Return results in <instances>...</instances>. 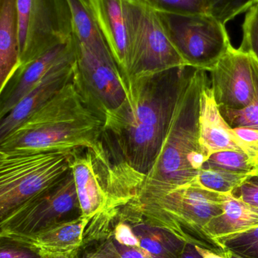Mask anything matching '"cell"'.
Wrapping results in <instances>:
<instances>
[{"label":"cell","mask_w":258,"mask_h":258,"mask_svg":"<svg viewBox=\"0 0 258 258\" xmlns=\"http://www.w3.org/2000/svg\"><path fill=\"white\" fill-rule=\"evenodd\" d=\"M208 83L207 71L192 68L160 153L141 187H176L196 180L204 162L199 144L200 98Z\"/></svg>","instance_id":"277c9868"},{"label":"cell","mask_w":258,"mask_h":258,"mask_svg":"<svg viewBox=\"0 0 258 258\" xmlns=\"http://www.w3.org/2000/svg\"><path fill=\"white\" fill-rule=\"evenodd\" d=\"M200 254H201L203 258H226L225 255L218 254V253L214 252L210 250L205 249V248H199L197 246Z\"/></svg>","instance_id":"e575fe53"},{"label":"cell","mask_w":258,"mask_h":258,"mask_svg":"<svg viewBox=\"0 0 258 258\" xmlns=\"http://www.w3.org/2000/svg\"><path fill=\"white\" fill-rule=\"evenodd\" d=\"M230 133L236 145L248 156L251 165L258 172L257 129L230 127Z\"/></svg>","instance_id":"f546056e"},{"label":"cell","mask_w":258,"mask_h":258,"mask_svg":"<svg viewBox=\"0 0 258 258\" xmlns=\"http://www.w3.org/2000/svg\"><path fill=\"white\" fill-rule=\"evenodd\" d=\"M104 139L102 153L77 149L71 160L82 217L88 224L118 213L137 196L145 180V174L130 167Z\"/></svg>","instance_id":"5b68a950"},{"label":"cell","mask_w":258,"mask_h":258,"mask_svg":"<svg viewBox=\"0 0 258 258\" xmlns=\"http://www.w3.org/2000/svg\"><path fill=\"white\" fill-rule=\"evenodd\" d=\"M118 215L131 225L140 247L154 258H181L187 242L162 227L151 225L120 209Z\"/></svg>","instance_id":"d6986e66"},{"label":"cell","mask_w":258,"mask_h":258,"mask_svg":"<svg viewBox=\"0 0 258 258\" xmlns=\"http://www.w3.org/2000/svg\"><path fill=\"white\" fill-rule=\"evenodd\" d=\"M98 28L127 83L130 51L123 0H87Z\"/></svg>","instance_id":"2e32d148"},{"label":"cell","mask_w":258,"mask_h":258,"mask_svg":"<svg viewBox=\"0 0 258 258\" xmlns=\"http://www.w3.org/2000/svg\"><path fill=\"white\" fill-rule=\"evenodd\" d=\"M76 54L54 67L0 121V140L19 126L73 80Z\"/></svg>","instance_id":"5bb4252c"},{"label":"cell","mask_w":258,"mask_h":258,"mask_svg":"<svg viewBox=\"0 0 258 258\" xmlns=\"http://www.w3.org/2000/svg\"><path fill=\"white\" fill-rule=\"evenodd\" d=\"M225 257L226 258H242L238 256L237 254L229 251H226Z\"/></svg>","instance_id":"d590c367"},{"label":"cell","mask_w":258,"mask_h":258,"mask_svg":"<svg viewBox=\"0 0 258 258\" xmlns=\"http://www.w3.org/2000/svg\"><path fill=\"white\" fill-rule=\"evenodd\" d=\"M74 150H0V219L63 180L71 171Z\"/></svg>","instance_id":"8992f818"},{"label":"cell","mask_w":258,"mask_h":258,"mask_svg":"<svg viewBox=\"0 0 258 258\" xmlns=\"http://www.w3.org/2000/svg\"><path fill=\"white\" fill-rule=\"evenodd\" d=\"M258 213V176H251L232 192Z\"/></svg>","instance_id":"4dcf8cb0"},{"label":"cell","mask_w":258,"mask_h":258,"mask_svg":"<svg viewBox=\"0 0 258 258\" xmlns=\"http://www.w3.org/2000/svg\"><path fill=\"white\" fill-rule=\"evenodd\" d=\"M88 222L80 216L33 234L4 238L31 248L42 257L75 258L83 245Z\"/></svg>","instance_id":"9a60e30c"},{"label":"cell","mask_w":258,"mask_h":258,"mask_svg":"<svg viewBox=\"0 0 258 258\" xmlns=\"http://www.w3.org/2000/svg\"><path fill=\"white\" fill-rule=\"evenodd\" d=\"M181 258H203L198 248L193 244L186 243Z\"/></svg>","instance_id":"836d02e7"},{"label":"cell","mask_w":258,"mask_h":258,"mask_svg":"<svg viewBox=\"0 0 258 258\" xmlns=\"http://www.w3.org/2000/svg\"><path fill=\"white\" fill-rule=\"evenodd\" d=\"M130 51V81L186 66L157 11L145 0H123Z\"/></svg>","instance_id":"52a82bcc"},{"label":"cell","mask_w":258,"mask_h":258,"mask_svg":"<svg viewBox=\"0 0 258 258\" xmlns=\"http://www.w3.org/2000/svg\"><path fill=\"white\" fill-rule=\"evenodd\" d=\"M71 11L72 35L76 40L94 49L109 48L94 18L87 0H67Z\"/></svg>","instance_id":"44dd1931"},{"label":"cell","mask_w":258,"mask_h":258,"mask_svg":"<svg viewBox=\"0 0 258 258\" xmlns=\"http://www.w3.org/2000/svg\"><path fill=\"white\" fill-rule=\"evenodd\" d=\"M115 245L122 258H154L140 246H128L116 242Z\"/></svg>","instance_id":"d6a6232c"},{"label":"cell","mask_w":258,"mask_h":258,"mask_svg":"<svg viewBox=\"0 0 258 258\" xmlns=\"http://www.w3.org/2000/svg\"><path fill=\"white\" fill-rule=\"evenodd\" d=\"M223 208V213L211 220L204 228L213 239L258 227L257 212L235 197L232 192L224 194Z\"/></svg>","instance_id":"ffe728a7"},{"label":"cell","mask_w":258,"mask_h":258,"mask_svg":"<svg viewBox=\"0 0 258 258\" xmlns=\"http://www.w3.org/2000/svg\"><path fill=\"white\" fill-rule=\"evenodd\" d=\"M206 13L226 26L241 14L248 12L257 0H204Z\"/></svg>","instance_id":"484cf974"},{"label":"cell","mask_w":258,"mask_h":258,"mask_svg":"<svg viewBox=\"0 0 258 258\" xmlns=\"http://www.w3.org/2000/svg\"><path fill=\"white\" fill-rule=\"evenodd\" d=\"M239 48L252 54L258 61V3L246 12L242 24V39Z\"/></svg>","instance_id":"f1b7e54d"},{"label":"cell","mask_w":258,"mask_h":258,"mask_svg":"<svg viewBox=\"0 0 258 258\" xmlns=\"http://www.w3.org/2000/svg\"><path fill=\"white\" fill-rule=\"evenodd\" d=\"M251 175L217 168L201 169L197 177L198 183L215 192H233Z\"/></svg>","instance_id":"603a6c76"},{"label":"cell","mask_w":258,"mask_h":258,"mask_svg":"<svg viewBox=\"0 0 258 258\" xmlns=\"http://www.w3.org/2000/svg\"><path fill=\"white\" fill-rule=\"evenodd\" d=\"M42 258H62V257H42Z\"/></svg>","instance_id":"8d00e7d4"},{"label":"cell","mask_w":258,"mask_h":258,"mask_svg":"<svg viewBox=\"0 0 258 258\" xmlns=\"http://www.w3.org/2000/svg\"><path fill=\"white\" fill-rule=\"evenodd\" d=\"M82 216L72 171L0 219V238L33 234Z\"/></svg>","instance_id":"30bf717a"},{"label":"cell","mask_w":258,"mask_h":258,"mask_svg":"<svg viewBox=\"0 0 258 258\" xmlns=\"http://www.w3.org/2000/svg\"><path fill=\"white\" fill-rule=\"evenodd\" d=\"M75 258H122L117 250L111 230L85 239Z\"/></svg>","instance_id":"4316f807"},{"label":"cell","mask_w":258,"mask_h":258,"mask_svg":"<svg viewBox=\"0 0 258 258\" xmlns=\"http://www.w3.org/2000/svg\"><path fill=\"white\" fill-rule=\"evenodd\" d=\"M224 194L198 180L169 188H142L123 210L148 224L169 230L187 243L225 255L226 250L206 233L208 223L223 213Z\"/></svg>","instance_id":"3957f363"},{"label":"cell","mask_w":258,"mask_h":258,"mask_svg":"<svg viewBox=\"0 0 258 258\" xmlns=\"http://www.w3.org/2000/svg\"><path fill=\"white\" fill-rule=\"evenodd\" d=\"M21 65L17 0H0V91Z\"/></svg>","instance_id":"ac0fdd59"},{"label":"cell","mask_w":258,"mask_h":258,"mask_svg":"<svg viewBox=\"0 0 258 258\" xmlns=\"http://www.w3.org/2000/svg\"><path fill=\"white\" fill-rule=\"evenodd\" d=\"M0 258H42L37 252L10 239L0 238Z\"/></svg>","instance_id":"1f68e13d"},{"label":"cell","mask_w":258,"mask_h":258,"mask_svg":"<svg viewBox=\"0 0 258 258\" xmlns=\"http://www.w3.org/2000/svg\"><path fill=\"white\" fill-rule=\"evenodd\" d=\"M191 67L173 68L129 83L125 107L105 125V137L123 160L146 175L168 133Z\"/></svg>","instance_id":"6da1fadb"},{"label":"cell","mask_w":258,"mask_h":258,"mask_svg":"<svg viewBox=\"0 0 258 258\" xmlns=\"http://www.w3.org/2000/svg\"><path fill=\"white\" fill-rule=\"evenodd\" d=\"M74 39L76 64L73 81L106 125L128 102V83L109 48L94 49Z\"/></svg>","instance_id":"ba28073f"},{"label":"cell","mask_w":258,"mask_h":258,"mask_svg":"<svg viewBox=\"0 0 258 258\" xmlns=\"http://www.w3.org/2000/svg\"><path fill=\"white\" fill-rule=\"evenodd\" d=\"M258 176V175H257Z\"/></svg>","instance_id":"f35d334b"},{"label":"cell","mask_w":258,"mask_h":258,"mask_svg":"<svg viewBox=\"0 0 258 258\" xmlns=\"http://www.w3.org/2000/svg\"><path fill=\"white\" fill-rule=\"evenodd\" d=\"M72 33L71 11L67 0H31L20 67L53 47L68 42Z\"/></svg>","instance_id":"8fae6325"},{"label":"cell","mask_w":258,"mask_h":258,"mask_svg":"<svg viewBox=\"0 0 258 258\" xmlns=\"http://www.w3.org/2000/svg\"><path fill=\"white\" fill-rule=\"evenodd\" d=\"M226 251L242 258H258V227L230 236L216 238Z\"/></svg>","instance_id":"d4e9b609"},{"label":"cell","mask_w":258,"mask_h":258,"mask_svg":"<svg viewBox=\"0 0 258 258\" xmlns=\"http://www.w3.org/2000/svg\"><path fill=\"white\" fill-rule=\"evenodd\" d=\"M105 122L73 80L19 126L0 140V150L48 152L106 149Z\"/></svg>","instance_id":"7a4b0ae2"},{"label":"cell","mask_w":258,"mask_h":258,"mask_svg":"<svg viewBox=\"0 0 258 258\" xmlns=\"http://www.w3.org/2000/svg\"><path fill=\"white\" fill-rule=\"evenodd\" d=\"M210 72L212 91L219 107L242 109L251 104L255 90L249 53L232 45Z\"/></svg>","instance_id":"7c38bea8"},{"label":"cell","mask_w":258,"mask_h":258,"mask_svg":"<svg viewBox=\"0 0 258 258\" xmlns=\"http://www.w3.org/2000/svg\"><path fill=\"white\" fill-rule=\"evenodd\" d=\"M158 13L186 66L210 72L232 46L226 26L209 14Z\"/></svg>","instance_id":"9c48e42d"},{"label":"cell","mask_w":258,"mask_h":258,"mask_svg":"<svg viewBox=\"0 0 258 258\" xmlns=\"http://www.w3.org/2000/svg\"><path fill=\"white\" fill-rule=\"evenodd\" d=\"M250 54V53H249ZM251 54L254 82V98L248 107L242 109L220 107L221 114L231 128H248L258 130V61Z\"/></svg>","instance_id":"7402d4cb"},{"label":"cell","mask_w":258,"mask_h":258,"mask_svg":"<svg viewBox=\"0 0 258 258\" xmlns=\"http://www.w3.org/2000/svg\"><path fill=\"white\" fill-rule=\"evenodd\" d=\"M257 3H258V0H257Z\"/></svg>","instance_id":"74e56055"},{"label":"cell","mask_w":258,"mask_h":258,"mask_svg":"<svg viewBox=\"0 0 258 258\" xmlns=\"http://www.w3.org/2000/svg\"><path fill=\"white\" fill-rule=\"evenodd\" d=\"M158 12L178 15L206 13L204 0H145Z\"/></svg>","instance_id":"83f0119b"},{"label":"cell","mask_w":258,"mask_h":258,"mask_svg":"<svg viewBox=\"0 0 258 258\" xmlns=\"http://www.w3.org/2000/svg\"><path fill=\"white\" fill-rule=\"evenodd\" d=\"M209 168L243 173L251 176L258 175L257 170L251 165L248 156L242 151L229 150L212 155L204 162L201 169Z\"/></svg>","instance_id":"cb8c5ba5"},{"label":"cell","mask_w":258,"mask_h":258,"mask_svg":"<svg viewBox=\"0 0 258 258\" xmlns=\"http://www.w3.org/2000/svg\"><path fill=\"white\" fill-rule=\"evenodd\" d=\"M199 144L204 162L219 152L242 151L234 142L230 126L223 117L209 83L200 98Z\"/></svg>","instance_id":"e0dca14e"},{"label":"cell","mask_w":258,"mask_h":258,"mask_svg":"<svg viewBox=\"0 0 258 258\" xmlns=\"http://www.w3.org/2000/svg\"><path fill=\"white\" fill-rule=\"evenodd\" d=\"M75 54L74 37L45 51L34 60L18 68L10 81L0 91V119L15 106L62 60Z\"/></svg>","instance_id":"4fadbf2b"}]
</instances>
